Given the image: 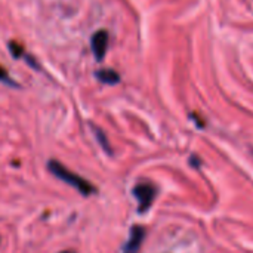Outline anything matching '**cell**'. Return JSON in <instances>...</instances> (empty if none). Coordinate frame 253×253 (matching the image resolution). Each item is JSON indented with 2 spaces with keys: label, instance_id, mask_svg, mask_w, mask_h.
Instances as JSON below:
<instances>
[{
  "label": "cell",
  "instance_id": "cell-5",
  "mask_svg": "<svg viewBox=\"0 0 253 253\" xmlns=\"http://www.w3.org/2000/svg\"><path fill=\"white\" fill-rule=\"evenodd\" d=\"M96 79L101 82V83H105V84H117L120 82V76L119 73H116L114 70L111 68H104V70H99L96 71Z\"/></svg>",
  "mask_w": 253,
  "mask_h": 253
},
{
  "label": "cell",
  "instance_id": "cell-7",
  "mask_svg": "<svg viewBox=\"0 0 253 253\" xmlns=\"http://www.w3.org/2000/svg\"><path fill=\"white\" fill-rule=\"evenodd\" d=\"M0 82L4 83V84H7V86H13V87H18V86H19L18 83H15V80H12V79L9 77L6 68L1 67V65H0Z\"/></svg>",
  "mask_w": 253,
  "mask_h": 253
},
{
  "label": "cell",
  "instance_id": "cell-4",
  "mask_svg": "<svg viewBox=\"0 0 253 253\" xmlns=\"http://www.w3.org/2000/svg\"><path fill=\"white\" fill-rule=\"evenodd\" d=\"M92 52L98 61H102L108 49V33L105 30H98L90 40Z\"/></svg>",
  "mask_w": 253,
  "mask_h": 253
},
{
  "label": "cell",
  "instance_id": "cell-3",
  "mask_svg": "<svg viewBox=\"0 0 253 253\" xmlns=\"http://www.w3.org/2000/svg\"><path fill=\"white\" fill-rule=\"evenodd\" d=\"M144 239H145V228L141 225H133L130 228L129 239L123 248V253H139Z\"/></svg>",
  "mask_w": 253,
  "mask_h": 253
},
{
  "label": "cell",
  "instance_id": "cell-6",
  "mask_svg": "<svg viewBox=\"0 0 253 253\" xmlns=\"http://www.w3.org/2000/svg\"><path fill=\"white\" fill-rule=\"evenodd\" d=\"M92 129H93V133H95V136H96V141H98V144L102 147V150H104L108 156H113V148H111V144H110V141H108L105 132H104L101 127H98V126H92Z\"/></svg>",
  "mask_w": 253,
  "mask_h": 253
},
{
  "label": "cell",
  "instance_id": "cell-8",
  "mask_svg": "<svg viewBox=\"0 0 253 253\" xmlns=\"http://www.w3.org/2000/svg\"><path fill=\"white\" fill-rule=\"evenodd\" d=\"M9 50H10V53L18 59V58H21L22 55H24V47L19 44V43H16V42H10L9 43Z\"/></svg>",
  "mask_w": 253,
  "mask_h": 253
},
{
  "label": "cell",
  "instance_id": "cell-9",
  "mask_svg": "<svg viewBox=\"0 0 253 253\" xmlns=\"http://www.w3.org/2000/svg\"><path fill=\"white\" fill-rule=\"evenodd\" d=\"M59 253H76L74 251H62V252H59Z\"/></svg>",
  "mask_w": 253,
  "mask_h": 253
},
{
  "label": "cell",
  "instance_id": "cell-2",
  "mask_svg": "<svg viewBox=\"0 0 253 253\" xmlns=\"http://www.w3.org/2000/svg\"><path fill=\"white\" fill-rule=\"evenodd\" d=\"M156 193H157L156 187L151 185V184H147V182L138 184L133 188V196H135V199L138 200V205H139V208H138L139 213H145L151 208V205H153V202L156 199Z\"/></svg>",
  "mask_w": 253,
  "mask_h": 253
},
{
  "label": "cell",
  "instance_id": "cell-1",
  "mask_svg": "<svg viewBox=\"0 0 253 253\" xmlns=\"http://www.w3.org/2000/svg\"><path fill=\"white\" fill-rule=\"evenodd\" d=\"M47 170L52 173V175H55L58 179H61V181H64L65 184H68V185H71L73 188H76L82 196H84V197H89V196H92V194H95L96 193V188L87 181V179H84V178H82V176H79L77 173H74V172H71L70 169H67L62 163H59L58 160H49L47 162Z\"/></svg>",
  "mask_w": 253,
  "mask_h": 253
}]
</instances>
